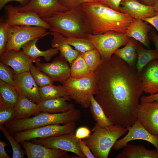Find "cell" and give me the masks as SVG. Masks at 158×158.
Here are the masks:
<instances>
[{
	"mask_svg": "<svg viewBox=\"0 0 158 158\" xmlns=\"http://www.w3.org/2000/svg\"><path fill=\"white\" fill-rule=\"evenodd\" d=\"M71 99L84 108L89 107L91 97L95 94L96 82L95 72L85 77H70L63 83Z\"/></svg>",
	"mask_w": 158,
	"mask_h": 158,
	"instance_id": "obj_6",
	"label": "cell"
},
{
	"mask_svg": "<svg viewBox=\"0 0 158 158\" xmlns=\"http://www.w3.org/2000/svg\"><path fill=\"white\" fill-rule=\"evenodd\" d=\"M137 60L136 68L139 74L143 68L151 61L158 59V54L155 49L150 50L144 48L138 43L136 47Z\"/></svg>",
	"mask_w": 158,
	"mask_h": 158,
	"instance_id": "obj_28",
	"label": "cell"
},
{
	"mask_svg": "<svg viewBox=\"0 0 158 158\" xmlns=\"http://www.w3.org/2000/svg\"><path fill=\"white\" fill-rule=\"evenodd\" d=\"M92 34H102L109 31L126 34L134 18L109 7L99 0L81 5Z\"/></svg>",
	"mask_w": 158,
	"mask_h": 158,
	"instance_id": "obj_2",
	"label": "cell"
},
{
	"mask_svg": "<svg viewBox=\"0 0 158 158\" xmlns=\"http://www.w3.org/2000/svg\"><path fill=\"white\" fill-rule=\"evenodd\" d=\"M91 131L86 126H81L78 128L75 133L76 137L78 139L85 138L90 135Z\"/></svg>",
	"mask_w": 158,
	"mask_h": 158,
	"instance_id": "obj_41",
	"label": "cell"
},
{
	"mask_svg": "<svg viewBox=\"0 0 158 158\" xmlns=\"http://www.w3.org/2000/svg\"><path fill=\"white\" fill-rule=\"evenodd\" d=\"M7 145L4 141H0V158H10L5 150V147Z\"/></svg>",
	"mask_w": 158,
	"mask_h": 158,
	"instance_id": "obj_48",
	"label": "cell"
},
{
	"mask_svg": "<svg viewBox=\"0 0 158 158\" xmlns=\"http://www.w3.org/2000/svg\"><path fill=\"white\" fill-rule=\"evenodd\" d=\"M145 21L154 27L158 32V12L156 11V15L150 18L143 20Z\"/></svg>",
	"mask_w": 158,
	"mask_h": 158,
	"instance_id": "obj_47",
	"label": "cell"
},
{
	"mask_svg": "<svg viewBox=\"0 0 158 158\" xmlns=\"http://www.w3.org/2000/svg\"><path fill=\"white\" fill-rule=\"evenodd\" d=\"M116 158H158V151L146 148L142 145L127 144Z\"/></svg>",
	"mask_w": 158,
	"mask_h": 158,
	"instance_id": "obj_24",
	"label": "cell"
},
{
	"mask_svg": "<svg viewBox=\"0 0 158 158\" xmlns=\"http://www.w3.org/2000/svg\"><path fill=\"white\" fill-rule=\"evenodd\" d=\"M28 158H69L67 152L51 149L27 141L20 142Z\"/></svg>",
	"mask_w": 158,
	"mask_h": 158,
	"instance_id": "obj_18",
	"label": "cell"
},
{
	"mask_svg": "<svg viewBox=\"0 0 158 158\" xmlns=\"http://www.w3.org/2000/svg\"><path fill=\"white\" fill-rule=\"evenodd\" d=\"M87 37L99 51L103 62L109 60L114 52L120 47L126 45L130 38L126 34L114 31L97 35L88 34Z\"/></svg>",
	"mask_w": 158,
	"mask_h": 158,
	"instance_id": "obj_7",
	"label": "cell"
},
{
	"mask_svg": "<svg viewBox=\"0 0 158 158\" xmlns=\"http://www.w3.org/2000/svg\"><path fill=\"white\" fill-rule=\"evenodd\" d=\"M37 58L35 62L36 67L54 81L62 84L71 77V68L67 60L60 54L52 62L41 63Z\"/></svg>",
	"mask_w": 158,
	"mask_h": 158,
	"instance_id": "obj_12",
	"label": "cell"
},
{
	"mask_svg": "<svg viewBox=\"0 0 158 158\" xmlns=\"http://www.w3.org/2000/svg\"><path fill=\"white\" fill-rule=\"evenodd\" d=\"M0 129L11 145L13 152V158H23L26 153L22 149L19 142L16 140L3 125L0 126Z\"/></svg>",
	"mask_w": 158,
	"mask_h": 158,
	"instance_id": "obj_35",
	"label": "cell"
},
{
	"mask_svg": "<svg viewBox=\"0 0 158 158\" xmlns=\"http://www.w3.org/2000/svg\"><path fill=\"white\" fill-rule=\"evenodd\" d=\"M19 99V95L15 87L0 80V102L16 107Z\"/></svg>",
	"mask_w": 158,
	"mask_h": 158,
	"instance_id": "obj_29",
	"label": "cell"
},
{
	"mask_svg": "<svg viewBox=\"0 0 158 158\" xmlns=\"http://www.w3.org/2000/svg\"><path fill=\"white\" fill-rule=\"evenodd\" d=\"M81 117L79 110L75 108L62 113L51 114L40 112L32 117L23 119H14L5 125V127L10 134L13 136L22 131L46 125L65 124L78 121Z\"/></svg>",
	"mask_w": 158,
	"mask_h": 158,
	"instance_id": "obj_4",
	"label": "cell"
},
{
	"mask_svg": "<svg viewBox=\"0 0 158 158\" xmlns=\"http://www.w3.org/2000/svg\"><path fill=\"white\" fill-rule=\"evenodd\" d=\"M71 66V77L74 78L85 77L93 73L90 71L80 53Z\"/></svg>",
	"mask_w": 158,
	"mask_h": 158,
	"instance_id": "obj_32",
	"label": "cell"
},
{
	"mask_svg": "<svg viewBox=\"0 0 158 158\" xmlns=\"http://www.w3.org/2000/svg\"><path fill=\"white\" fill-rule=\"evenodd\" d=\"M128 133L122 138L117 140L112 148L118 150L123 147L130 141L142 140L152 144L158 151V136L153 135L147 131L138 119L131 126L126 128Z\"/></svg>",
	"mask_w": 158,
	"mask_h": 158,
	"instance_id": "obj_14",
	"label": "cell"
},
{
	"mask_svg": "<svg viewBox=\"0 0 158 158\" xmlns=\"http://www.w3.org/2000/svg\"><path fill=\"white\" fill-rule=\"evenodd\" d=\"M42 19L51 26L50 31L66 37L86 38L88 34H92L81 5Z\"/></svg>",
	"mask_w": 158,
	"mask_h": 158,
	"instance_id": "obj_3",
	"label": "cell"
},
{
	"mask_svg": "<svg viewBox=\"0 0 158 158\" xmlns=\"http://www.w3.org/2000/svg\"><path fill=\"white\" fill-rule=\"evenodd\" d=\"M91 73H93L103 61L98 50L96 48L84 52H80Z\"/></svg>",
	"mask_w": 158,
	"mask_h": 158,
	"instance_id": "obj_33",
	"label": "cell"
},
{
	"mask_svg": "<svg viewBox=\"0 0 158 158\" xmlns=\"http://www.w3.org/2000/svg\"><path fill=\"white\" fill-rule=\"evenodd\" d=\"M158 100V92L149 96H142L141 98L140 104L150 102L155 100Z\"/></svg>",
	"mask_w": 158,
	"mask_h": 158,
	"instance_id": "obj_45",
	"label": "cell"
},
{
	"mask_svg": "<svg viewBox=\"0 0 158 158\" xmlns=\"http://www.w3.org/2000/svg\"><path fill=\"white\" fill-rule=\"evenodd\" d=\"M95 98L114 125L132 126L144 92L136 68L114 54L96 69Z\"/></svg>",
	"mask_w": 158,
	"mask_h": 158,
	"instance_id": "obj_1",
	"label": "cell"
},
{
	"mask_svg": "<svg viewBox=\"0 0 158 158\" xmlns=\"http://www.w3.org/2000/svg\"><path fill=\"white\" fill-rule=\"evenodd\" d=\"M75 121L65 124H51L18 132L13 136L19 143L35 138H46L62 135L75 133Z\"/></svg>",
	"mask_w": 158,
	"mask_h": 158,
	"instance_id": "obj_9",
	"label": "cell"
},
{
	"mask_svg": "<svg viewBox=\"0 0 158 158\" xmlns=\"http://www.w3.org/2000/svg\"><path fill=\"white\" fill-rule=\"evenodd\" d=\"M9 24L6 21L1 18L0 23V55L6 52V45L8 38V28Z\"/></svg>",
	"mask_w": 158,
	"mask_h": 158,
	"instance_id": "obj_38",
	"label": "cell"
},
{
	"mask_svg": "<svg viewBox=\"0 0 158 158\" xmlns=\"http://www.w3.org/2000/svg\"><path fill=\"white\" fill-rule=\"evenodd\" d=\"M59 0L61 4L68 10L80 6L83 4L81 0Z\"/></svg>",
	"mask_w": 158,
	"mask_h": 158,
	"instance_id": "obj_40",
	"label": "cell"
},
{
	"mask_svg": "<svg viewBox=\"0 0 158 158\" xmlns=\"http://www.w3.org/2000/svg\"><path fill=\"white\" fill-rule=\"evenodd\" d=\"M31 140L32 142L50 148L73 152L76 154L78 158H87L81 150L79 139L76 137L75 133L46 138H35Z\"/></svg>",
	"mask_w": 158,
	"mask_h": 158,
	"instance_id": "obj_10",
	"label": "cell"
},
{
	"mask_svg": "<svg viewBox=\"0 0 158 158\" xmlns=\"http://www.w3.org/2000/svg\"><path fill=\"white\" fill-rule=\"evenodd\" d=\"M137 119L150 133L158 136V100L140 104Z\"/></svg>",
	"mask_w": 158,
	"mask_h": 158,
	"instance_id": "obj_15",
	"label": "cell"
},
{
	"mask_svg": "<svg viewBox=\"0 0 158 158\" xmlns=\"http://www.w3.org/2000/svg\"><path fill=\"white\" fill-rule=\"evenodd\" d=\"M99 0L101 1L104 4H105V3L107 1V0Z\"/></svg>",
	"mask_w": 158,
	"mask_h": 158,
	"instance_id": "obj_52",
	"label": "cell"
},
{
	"mask_svg": "<svg viewBox=\"0 0 158 158\" xmlns=\"http://www.w3.org/2000/svg\"><path fill=\"white\" fill-rule=\"evenodd\" d=\"M96 0H81L83 4L85 3H87Z\"/></svg>",
	"mask_w": 158,
	"mask_h": 158,
	"instance_id": "obj_51",
	"label": "cell"
},
{
	"mask_svg": "<svg viewBox=\"0 0 158 158\" xmlns=\"http://www.w3.org/2000/svg\"><path fill=\"white\" fill-rule=\"evenodd\" d=\"M0 56V62L11 67L16 74L30 71L31 64L37 59H30L22 51L14 50L5 52Z\"/></svg>",
	"mask_w": 158,
	"mask_h": 158,
	"instance_id": "obj_17",
	"label": "cell"
},
{
	"mask_svg": "<svg viewBox=\"0 0 158 158\" xmlns=\"http://www.w3.org/2000/svg\"><path fill=\"white\" fill-rule=\"evenodd\" d=\"M138 43V42L136 40L130 38L125 46L121 49H117L114 54L122 59L131 67L136 68L137 60L136 47Z\"/></svg>",
	"mask_w": 158,
	"mask_h": 158,
	"instance_id": "obj_27",
	"label": "cell"
},
{
	"mask_svg": "<svg viewBox=\"0 0 158 158\" xmlns=\"http://www.w3.org/2000/svg\"><path fill=\"white\" fill-rule=\"evenodd\" d=\"M155 10L158 12V0L156 4L153 6Z\"/></svg>",
	"mask_w": 158,
	"mask_h": 158,
	"instance_id": "obj_50",
	"label": "cell"
},
{
	"mask_svg": "<svg viewBox=\"0 0 158 158\" xmlns=\"http://www.w3.org/2000/svg\"><path fill=\"white\" fill-rule=\"evenodd\" d=\"M152 27L145 21L134 18L126 34L129 37L134 38L149 49L150 40L149 34Z\"/></svg>",
	"mask_w": 158,
	"mask_h": 158,
	"instance_id": "obj_21",
	"label": "cell"
},
{
	"mask_svg": "<svg viewBox=\"0 0 158 158\" xmlns=\"http://www.w3.org/2000/svg\"><path fill=\"white\" fill-rule=\"evenodd\" d=\"M141 3L145 5L153 6L158 0H138Z\"/></svg>",
	"mask_w": 158,
	"mask_h": 158,
	"instance_id": "obj_49",
	"label": "cell"
},
{
	"mask_svg": "<svg viewBox=\"0 0 158 158\" xmlns=\"http://www.w3.org/2000/svg\"><path fill=\"white\" fill-rule=\"evenodd\" d=\"M30 71L39 87L53 85L54 80L34 66L31 65Z\"/></svg>",
	"mask_w": 158,
	"mask_h": 158,
	"instance_id": "obj_36",
	"label": "cell"
},
{
	"mask_svg": "<svg viewBox=\"0 0 158 158\" xmlns=\"http://www.w3.org/2000/svg\"><path fill=\"white\" fill-rule=\"evenodd\" d=\"M69 96L48 99H42L38 104L41 112L56 114L66 112L74 108V105L68 103L67 101H71Z\"/></svg>",
	"mask_w": 158,
	"mask_h": 158,
	"instance_id": "obj_22",
	"label": "cell"
},
{
	"mask_svg": "<svg viewBox=\"0 0 158 158\" xmlns=\"http://www.w3.org/2000/svg\"><path fill=\"white\" fill-rule=\"evenodd\" d=\"M15 73L13 69L0 62V80L15 87L16 84L14 79Z\"/></svg>",
	"mask_w": 158,
	"mask_h": 158,
	"instance_id": "obj_39",
	"label": "cell"
},
{
	"mask_svg": "<svg viewBox=\"0 0 158 158\" xmlns=\"http://www.w3.org/2000/svg\"><path fill=\"white\" fill-rule=\"evenodd\" d=\"M89 107L94 120L99 126L107 127L114 125L106 115L102 107L95 100L93 95L91 96Z\"/></svg>",
	"mask_w": 158,
	"mask_h": 158,
	"instance_id": "obj_30",
	"label": "cell"
},
{
	"mask_svg": "<svg viewBox=\"0 0 158 158\" xmlns=\"http://www.w3.org/2000/svg\"><path fill=\"white\" fill-rule=\"evenodd\" d=\"M19 95V102L15 107L14 119L28 118L41 112L38 104L31 101L22 94Z\"/></svg>",
	"mask_w": 158,
	"mask_h": 158,
	"instance_id": "obj_25",
	"label": "cell"
},
{
	"mask_svg": "<svg viewBox=\"0 0 158 158\" xmlns=\"http://www.w3.org/2000/svg\"><path fill=\"white\" fill-rule=\"evenodd\" d=\"M92 131L93 133L83 141L90 148L95 158H107L115 142L128 130L118 125L102 127L96 123Z\"/></svg>",
	"mask_w": 158,
	"mask_h": 158,
	"instance_id": "obj_5",
	"label": "cell"
},
{
	"mask_svg": "<svg viewBox=\"0 0 158 158\" xmlns=\"http://www.w3.org/2000/svg\"><path fill=\"white\" fill-rule=\"evenodd\" d=\"M79 145L81 150L87 158H95L90 148L81 139H79Z\"/></svg>",
	"mask_w": 158,
	"mask_h": 158,
	"instance_id": "obj_42",
	"label": "cell"
},
{
	"mask_svg": "<svg viewBox=\"0 0 158 158\" xmlns=\"http://www.w3.org/2000/svg\"><path fill=\"white\" fill-rule=\"evenodd\" d=\"M15 7L19 12H34L42 19L51 17L57 12L69 10L61 4L59 0H31L24 6Z\"/></svg>",
	"mask_w": 158,
	"mask_h": 158,
	"instance_id": "obj_13",
	"label": "cell"
},
{
	"mask_svg": "<svg viewBox=\"0 0 158 158\" xmlns=\"http://www.w3.org/2000/svg\"><path fill=\"white\" fill-rule=\"evenodd\" d=\"M50 33L42 27L9 25L6 52L11 50L19 51L22 47L27 42L40 39Z\"/></svg>",
	"mask_w": 158,
	"mask_h": 158,
	"instance_id": "obj_8",
	"label": "cell"
},
{
	"mask_svg": "<svg viewBox=\"0 0 158 158\" xmlns=\"http://www.w3.org/2000/svg\"><path fill=\"white\" fill-rule=\"evenodd\" d=\"M53 38L51 42L53 48H57L60 54L64 57L70 66L80 54V52L74 49L71 45L66 42V37L61 34L56 32H51Z\"/></svg>",
	"mask_w": 158,
	"mask_h": 158,
	"instance_id": "obj_23",
	"label": "cell"
},
{
	"mask_svg": "<svg viewBox=\"0 0 158 158\" xmlns=\"http://www.w3.org/2000/svg\"><path fill=\"white\" fill-rule=\"evenodd\" d=\"M120 12L142 20L154 17L156 13L153 6L142 4L138 0H122Z\"/></svg>",
	"mask_w": 158,
	"mask_h": 158,
	"instance_id": "obj_20",
	"label": "cell"
},
{
	"mask_svg": "<svg viewBox=\"0 0 158 158\" xmlns=\"http://www.w3.org/2000/svg\"><path fill=\"white\" fill-rule=\"evenodd\" d=\"M144 92L153 94L158 92V61L147 64L139 74Z\"/></svg>",
	"mask_w": 158,
	"mask_h": 158,
	"instance_id": "obj_19",
	"label": "cell"
},
{
	"mask_svg": "<svg viewBox=\"0 0 158 158\" xmlns=\"http://www.w3.org/2000/svg\"><path fill=\"white\" fill-rule=\"evenodd\" d=\"M15 107L0 102V126L6 125L14 119Z\"/></svg>",
	"mask_w": 158,
	"mask_h": 158,
	"instance_id": "obj_37",
	"label": "cell"
},
{
	"mask_svg": "<svg viewBox=\"0 0 158 158\" xmlns=\"http://www.w3.org/2000/svg\"><path fill=\"white\" fill-rule=\"evenodd\" d=\"M6 16V21L10 25L37 26L50 30V25L32 11L20 12L12 5H6L4 7Z\"/></svg>",
	"mask_w": 158,
	"mask_h": 158,
	"instance_id": "obj_11",
	"label": "cell"
},
{
	"mask_svg": "<svg viewBox=\"0 0 158 158\" xmlns=\"http://www.w3.org/2000/svg\"><path fill=\"white\" fill-rule=\"evenodd\" d=\"M122 0H107L105 4L116 11L120 12V4Z\"/></svg>",
	"mask_w": 158,
	"mask_h": 158,
	"instance_id": "obj_43",
	"label": "cell"
},
{
	"mask_svg": "<svg viewBox=\"0 0 158 158\" xmlns=\"http://www.w3.org/2000/svg\"><path fill=\"white\" fill-rule=\"evenodd\" d=\"M31 0H0V10H1L4 8L6 4L11 1H16L20 4L19 6H24L27 4Z\"/></svg>",
	"mask_w": 158,
	"mask_h": 158,
	"instance_id": "obj_44",
	"label": "cell"
},
{
	"mask_svg": "<svg viewBox=\"0 0 158 158\" xmlns=\"http://www.w3.org/2000/svg\"><path fill=\"white\" fill-rule=\"evenodd\" d=\"M149 35L150 40L152 42L156 47L158 54V35L156 34L154 29L152 28L149 33ZM157 60L158 61V59Z\"/></svg>",
	"mask_w": 158,
	"mask_h": 158,
	"instance_id": "obj_46",
	"label": "cell"
},
{
	"mask_svg": "<svg viewBox=\"0 0 158 158\" xmlns=\"http://www.w3.org/2000/svg\"><path fill=\"white\" fill-rule=\"evenodd\" d=\"M15 88L19 94L24 95L31 101L39 104L42 99L36 83L30 71L19 74L15 73Z\"/></svg>",
	"mask_w": 158,
	"mask_h": 158,
	"instance_id": "obj_16",
	"label": "cell"
},
{
	"mask_svg": "<svg viewBox=\"0 0 158 158\" xmlns=\"http://www.w3.org/2000/svg\"><path fill=\"white\" fill-rule=\"evenodd\" d=\"M39 93L42 100H48L69 96L63 86L49 85L39 87Z\"/></svg>",
	"mask_w": 158,
	"mask_h": 158,
	"instance_id": "obj_31",
	"label": "cell"
},
{
	"mask_svg": "<svg viewBox=\"0 0 158 158\" xmlns=\"http://www.w3.org/2000/svg\"><path fill=\"white\" fill-rule=\"evenodd\" d=\"M40 39L29 41L21 47L25 55L30 59L35 60L38 57H43L46 61H50L52 58L57 54L59 50L56 48H49L45 51H41L37 47L36 44Z\"/></svg>",
	"mask_w": 158,
	"mask_h": 158,
	"instance_id": "obj_26",
	"label": "cell"
},
{
	"mask_svg": "<svg viewBox=\"0 0 158 158\" xmlns=\"http://www.w3.org/2000/svg\"><path fill=\"white\" fill-rule=\"evenodd\" d=\"M66 42L73 46L76 50L80 52H84L95 48L87 37H66Z\"/></svg>",
	"mask_w": 158,
	"mask_h": 158,
	"instance_id": "obj_34",
	"label": "cell"
}]
</instances>
